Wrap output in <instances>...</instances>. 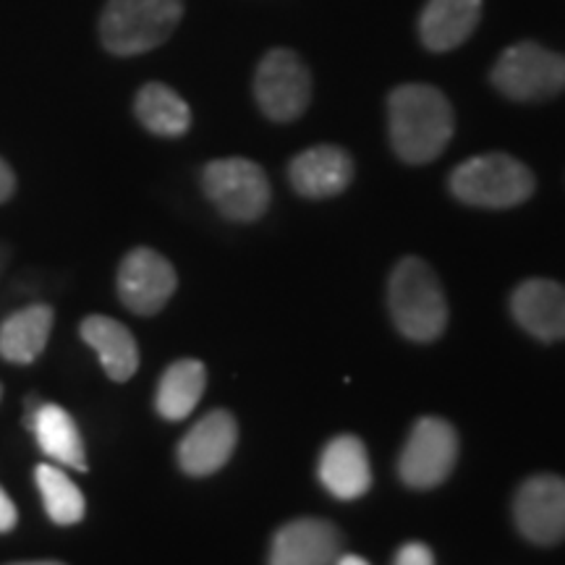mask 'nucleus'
I'll return each mask as SVG.
<instances>
[{
    "mask_svg": "<svg viewBox=\"0 0 565 565\" xmlns=\"http://www.w3.org/2000/svg\"><path fill=\"white\" fill-rule=\"evenodd\" d=\"M11 565H63V563H55V561H38V563H11Z\"/></svg>",
    "mask_w": 565,
    "mask_h": 565,
    "instance_id": "obj_27",
    "label": "nucleus"
},
{
    "mask_svg": "<svg viewBox=\"0 0 565 565\" xmlns=\"http://www.w3.org/2000/svg\"><path fill=\"white\" fill-rule=\"evenodd\" d=\"M207 387V370L196 359H179L162 372L154 408L162 419L183 422L194 412Z\"/></svg>",
    "mask_w": 565,
    "mask_h": 565,
    "instance_id": "obj_20",
    "label": "nucleus"
},
{
    "mask_svg": "<svg viewBox=\"0 0 565 565\" xmlns=\"http://www.w3.org/2000/svg\"><path fill=\"white\" fill-rule=\"evenodd\" d=\"M13 192H17V175H13L9 162L0 158V204L9 202Z\"/></svg>",
    "mask_w": 565,
    "mask_h": 565,
    "instance_id": "obj_25",
    "label": "nucleus"
},
{
    "mask_svg": "<svg viewBox=\"0 0 565 565\" xmlns=\"http://www.w3.org/2000/svg\"><path fill=\"white\" fill-rule=\"evenodd\" d=\"M26 429H32L38 437L40 450L51 461L68 466L74 471H87V450L79 427H76L74 416L58 404H45L32 395L26 404Z\"/></svg>",
    "mask_w": 565,
    "mask_h": 565,
    "instance_id": "obj_15",
    "label": "nucleus"
},
{
    "mask_svg": "<svg viewBox=\"0 0 565 565\" xmlns=\"http://www.w3.org/2000/svg\"><path fill=\"white\" fill-rule=\"evenodd\" d=\"M116 286L118 299L129 312L152 317L171 301L175 288H179V275L160 252L139 246L121 259Z\"/></svg>",
    "mask_w": 565,
    "mask_h": 565,
    "instance_id": "obj_9",
    "label": "nucleus"
},
{
    "mask_svg": "<svg viewBox=\"0 0 565 565\" xmlns=\"http://www.w3.org/2000/svg\"><path fill=\"white\" fill-rule=\"evenodd\" d=\"M387 129L395 154L408 166H424L448 147L456 116L433 84H401L387 97Z\"/></svg>",
    "mask_w": 565,
    "mask_h": 565,
    "instance_id": "obj_1",
    "label": "nucleus"
},
{
    "mask_svg": "<svg viewBox=\"0 0 565 565\" xmlns=\"http://www.w3.org/2000/svg\"><path fill=\"white\" fill-rule=\"evenodd\" d=\"M202 189L225 221L254 223L270 207V179L246 158L212 160L202 171Z\"/></svg>",
    "mask_w": 565,
    "mask_h": 565,
    "instance_id": "obj_6",
    "label": "nucleus"
},
{
    "mask_svg": "<svg viewBox=\"0 0 565 565\" xmlns=\"http://www.w3.org/2000/svg\"><path fill=\"white\" fill-rule=\"evenodd\" d=\"M519 532L534 545H557L565 540V479L536 475L519 487L513 500Z\"/></svg>",
    "mask_w": 565,
    "mask_h": 565,
    "instance_id": "obj_10",
    "label": "nucleus"
},
{
    "mask_svg": "<svg viewBox=\"0 0 565 565\" xmlns=\"http://www.w3.org/2000/svg\"><path fill=\"white\" fill-rule=\"evenodd\" d=\"M19 521V513H17V505H13V500L9 498V492L0 487V534L11 532L13 526H17Z\"/></svg>",
    "mask_w": 565,
    "mask_h": 565,
    "instance_id": "obj_24",
    "label": "nucleus"
},
{
    "mask_svg": "<svg viewBox=\"0 0 565 565\" xmlns=\"http://www.w3.org/2000/svg\"><path fill=\"white\" fill-rule=\"evenodd\" d=\"M320 482L338 500H356L370 492L372 469L364 443L353 435L333 437L320 456Z\"/></svg>",
    "mask_w": 565,
    "mask_h": 565,
    "instance_id": "obj_16",
    "label": "nucleus"
},
{
    "mask_svg": "<svg viewBox=\"0 0 565 565\" xmlns=\"http://www.w3.org/2000/svg\"><path fill=\"white\" fill-rule=\"evenodd\" d=\"M513 320L536 341H565V286L547 278L524 280L511 296Z\"/></svg>",
    "mask_w": 565,
    "mask_h": 565,
    "instance_id": "obj_14",
    "label": "nucleus"
},
{
    "mask_svg": "<svg viewBox=\"0 0 565 565\" xmlns=\"http://www.w3.org/2000/svg\"><path fill=\"white\" fill-rule=\"evenodd\" d=\"M134 113H137L139 124L154 137H183L192 126V110L179 92L168 87V84L150 82L145 84L134 97Z\"/></svg>",
    "mask_w": 565,
    "mask_h": 565,
    "instance_id": "obj_21",
    "label": "nucleus"
},
{
    "mask_svg": "<svg viewBox=\"0 0 565 565\" xmlns=\"http://www.w3.org/2000/svg\"><path fill=\"white\" fill-rule=\"evenodd\" d=\"M341 557V534L330 521L299 519L273 536L270 565H335Z\"/></svg>",
    "mask_w": 565,
    "mask_h": 565,
    "instance_id": "obj_13",
    "label": "nucleus"
},
{
    "mask_svg": "<svg viewBox=\"0 0 565 565\" xmlns=\"http://www.w3.org/2000/svg\"><path fill=\"white\" fill-rule=\"evenodd\" d=\"M183 0H108L100 13V42L113 55L150 53L175 32Z\"/></svg>",
    "mask_w": 565,
    "mask_h": 565,
    "instance_id": "obj_3",
    "label": "nucleus"
},
{
    "mask_svg": "<svg viewBox=\"0 0 565 565\" xmlns=\"http://www.w3.org/2000/svg\"><path fill=\"white\" fill-rule=\"evenodd\" d=\"M387 307L398 333L414 343H433L448 324V301L433 267L404 257L387 282Z\"/></svg>",
    "mask_w": 565,
    "mask_h": 565,
    "instance_id": "obj_2",
    "label": "nucleus"
},
{
    "mask_svg": "<svg viewBox=\"0 0 565 565\" xmlns=\"http://www.w3.org/2000/svg\"><path fill=\"white\" fill-rule=\"evenodd\" d=\"M238 443V424L231 412L215 408L183 435L179 443V466L189 477H210L231 461Z\"/></svg>",
    "mask_w": 565,
    "mask_h": 565,
    "instance_id": "obj_11",
    "label": "nucleus"
},
{
    "mask_svg": "<svg viewBox=\"0 0 565 565\" xmlns=\"http://www.w3.org/2000/svg\"><path fill=\"white\" fill-rule=\"evenodd\" d=\"M34 479H38L42 503H45V511L53 524H79L84 513H87V503H84V494L79 492V487L71 482L66 471L53 463H40L34 469Z\"/></svg>",
    "mask_w": 565,
    "mask_h": 565,
    "instance_id": "obj_22",
    "label": "nucleus"
},
{
    "mask_svg": "<svg viewBox=\"0 0 565 565\" xmlns=\"http://www.w3.org/2000/svg\"><path fill=\"white\" fill-rule=\"evenodd\" d=\"M55 312L51 303H30L0 324V356L9 364H32L51 341Z\"/></svg>",
    "mask_w": 565,
    "mask_h": 565,
    "instance_id": "obj_19",
    "label": "nucleus"
},
{
    "mask_svg": "<svg viewBox=\"0 0 565 565\" xmlns=\"http://www.w3.org/2000/svg\"><path fill=\"white\" fill-rule=\"evenodd\" d=\"M492 87L513 103H545L565 92V55L540 42H515L494 61Z\"/></svg>",
    "mask_w": 565,
    "mask_h": 565,
    "instance_id": "obj_5",
    "label": "nucleus"
},
{
    "mask_svg": "<svg viewBox=\"0 0 565 565\" xmlns=\"http://www.w3.org/2000/svg\"><path fill=\"white\" fill-rule=\"evenodd\" d=\"M393 565H435V555L433 550L422 545V542H408V545L398 550Z\"/></svg>",
    "mask_w": 565,
    "mask_h": 565,
    "instance_id": "obj_23",
    "label": "nucleus"
},
{
    "mask_svg": "<svg viewBox=\"0 0 565 565\" xmlns=\"http://www.w3.org/2000/svg\"><path fill=\"white\" fill-rule=\"evenodd\" d=\"M82 341L95 349L113 383H126L139 370V345L124 322L105 315H89L79 324Z\"/></svg>",
    "mask_w": 565,
    "mask_h": 565,
    "instance_id": "obj_18",
    "label": "nucleus"
},
{
    "mask_svg": "<svg viewBox=\"0 0 565 565\" xmlns=\"http://www.w3.org/2000/svg\"><path fill=\"white\" fill-rule=\"evenodd\" d=\"M458 461V435L454 424L424 416L412 427V435L398 458V477L414 490H433L450 477Z\"/></svg>",
    "mask_w": 565,
    "mask_h": 565,
    "instance_id": "obj_8",
    "label": "nucleus"
},
{
    "mask_svg": "<svg viewBox=\"0 0 565 565\" xmlns=\"http://www.w3.org/2000/svg\"><path fill=\"white\" fill-rule=\"evenodd\" d=\"M458 202L471 207L508 210L534 194V173L505 152H487L461 162L448 181Z\"/></svg>",
    "mask_w": 565,
    "mask_h": 565,
    "instance_id": "obj_4",
    "label": "nucleus"
},
{
    "mask_svg": "<svg viewBox=\"0 0 565 565\" xmlns=\"http://www.w3.org/2000/svg\"><path fill=\"white\" fill-rule=\"evenodd\" d=\"M482 19V0H427L419 17V38L433 53L463 45Z\"/></svg>",
    "mask_w": 565,
    "mask_h": 565,
    "instance_id": "obj_17",
    "label": "nucleus"
},
{
    "mask_svg": "<svg viewBox=\"0 0 565 565\" xmlns=\"http://www.w3.org/2000/svg\"><path fill=\"white\" fill-rule=\"evenodd\" d=\"M335 565H370V563L359 555H343V557H338Z\"/></svg>",
    "mask_w": 565,
    "mask_h": 565,
    "instance_id": "obj_26",
    "label": "nucleus"
},
{
    "mask_svg": "<svg viewBox=\"0 0 565 565\" xmlns=\"http://www.w3.org/2000/svg\"><path fill=\"white\" fill-rule=\"evenodd\" d=\"M353 179V160L343 147L317 145L296 154L288 166L294 192L307 200H330L343 194Z\"/></svg>",
    "mask_w": 565,
    "mask_h": 565,
    "instance_id": "obj_12",
    "label": "nucleus"
},
{
    "mask_svg": "<svg viewBox=\"0 0 565 565\" xmlns=\"http://www.w3.org/2000/svg\"><path fill=\"white\" fill-rule=\"evenodd\" d=\"M254 100L275 124H291L312 100V74L288 47H275L259 61L254 74Z\"/></svg>",
    "mask_w": 565,
    "mask_h": 565,
    "instance_id": "obj_7",
    "label": "nucleus"
},
{
    "mask_svg": "<svg viewBox=\"0 0 565 565\" xmlns=\"http://www.w3.org/2000/svg\"><path fill=\"white\" fill-rule=\"evenodd\" d=\"M0 398H3V387H0Z\"/></svg>",
    "mask_w": 565,
    "mask_h": 565,
    "instance_id": "obj_28",
    "label": "nucleus"
}]
</instances>
